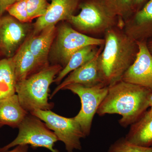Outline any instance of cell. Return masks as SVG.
I'll use <instances>...</instances> for the list:
<instances>
[{
	"mask_svg": "<svg viewBox=\"0 0 152 152\" xmlns=\"http://www.w3.org/2000/svg\"><path fill=\"white\" fill-rule=\"evenodd\" d=\"M29 113L21 105L16 94L0 99V127L18 128Z\"/></svg>",
	"mask_w": 152,
	"mask_h": 152,
	"instance_id": "15",
	"label": "cell"
},
{
	"mask_svg": "<svg viewBox=\"0 0 152 152\" xmlns=\"http://www.w3.org/2000/svg\"><path fill=\"white\" fill-rule=\"evenodd\" d=\"M96 46L90 45L82 48L72 55L67 64L63 68L54 82L58 84L68 74L94 59L100 53L97 50Z\"/></svg>",
	"mask_w": 152,
	"mask_h": 152,
	"instance_id": "18",
	"label": "cell"
},
{
	"mask_svg": "<svg viewBox=\"0 0 152 152\" xmlns=\"http://www.w3.org/2000/svg\"><path fill=\"white\" fill-rule=\"evenodd\" d=\"M55 26L45 28L27 40L28 46L42 69L48 66V57L56 34Z\"/></svg>",
	"mask_w": 152,
	"mask_h": 152,
	"instance_id": "13",
	"label": "cell"
},
{
	"mask_svg": "<svg viewBox=\"0 0 152 152\" xmlns=\"http://www.w3.org/2000/svg\"><path fill=\"white\" fill-rule=\"evenodd\" d=\"M18 0H0V17L7 11L10 6L17 2Z\"/></svg>",
	"mask_w": 152,
	"mask_h": 152,
	"instance_id": "23",
	"label": "cell"
},
{
	"mask_svg": "<svg viewBox=\"0 0 152 152\" xmlns=\"http://www.w3.org/2000/svg\"><path fill=\"white\" fill-rule=\"evenodd\" d=\"M121 1L124 4H129L131 2L132 0H121Z\"/></svg>",
	"mask_w": 152,
	"mask_h": 152,
	"instance_id": "27",
	"label": "cell"
},
{
	"mask_svg": "<svg viewBox=\"0 0 152 152\" xmlns=\"http://www.w3.org/2000/svg\"><path fill=\"white\" fill-rule=\"evenodd\" d=\"M15 66L17 82L23 80L42 69L28 46L24 42L12 57Z\"/></svg>",
	"mask_w": 152,
	"mask_h": 152,
	"instance_id": "14",
	"label": "cell"
},
{
	"mask_svg": "<svg viewBox=\"0 0 152 152\" xmlns=\"http://www.w3.org/2000/svg\"><path fill=\"white\" fill-rule=\"evenodd\" d=\"M147 45H148V48L150 52L152 55V40L150 41L148 44H147Z\"/></svg>",
	"mask_w": 152,
	"mask_h": 152,
	"instance_id": "26",
	"label": "cell"
},
{
	"mask_svg": "<svg viewBox=\"0 0 152 152\" xmlns=\"http://www.w3.org/2000/svg\"><path fill=\"white\" fill-rule=\"evenodd\" d=\"M81 8L79 15H73L68 20L82 31L100 32L111 28L115 24L113 14L99 4L86 3Z\"/></svg>",
	"mask_w": 152,
	"mask_h": 152,
	"instance_id": "7",
	"label": "cell"
},
{
	"mask_svg": "<svg viewBox=\"0 0 152 152\" xmlns=\"http://www.w3.org/2000/svg\"></svg>",
	"mask_w": 152,
	"mask_h": 152,
	"instance_id": "29",
	"label": "cell"
},
{
	"mask_svg": "<svg viewBox=\"0 0 152 152\" xmlns=\"http://www.w3.org/2000/svg\"><path fill=\"white\" fill-rule=\"evenodd\" d=\"M152 90L121 80L108 86L107 94L98 109L99 116L118 114L124 127L132 125L141 118L149 107Z\"/></svg>",
	"mask_w": 152,
	"mask_h": 152,
	"instance_id": "1",
	"label": "cell"
},
{
	"mask_svg": "<svg viewBox=\"0 0 152 152\" xmlns=\"http://www.w3.org/2000/svg\"><path fill=\"white\" fill-rule=\"evenodd\" d=\"M64 90H69L80 99L81 108L74 118L80 126L86 137L89 135L94 116L107 94L108 86L104 84L92 87L72 84L65 87Z\"/></svg>",
	"mask_w": 152,
	"mask_h": 152,
	"instance_id": "6",
	"label": "cell"
},
{
	"mask_svg": "<svg viewBox=\"0 0 152 152\" xmlns=\"http://www.w3.org/2000/svg\"><path fill=\"white\" fill-rule=\"evenodd\" d=\"M59 64L48 66L27 78L17 82L16 93L23 108L29 113L36 110H50L48 102L51 84L62 69Z\"/></svg>",
	"mask_w": 152,
	"mask_h": 152,
	"instance_id": "3",
	"label": "cell"
},
{
	"mask_svg": "<svg viewBox=\"0 0 152 152\" xmlns=\"http://www.w3.org/2000/svg\"><path fill=\"white\" fill-rule=\"evenodd\" d=\"M42 120L63 142L67 152L82 150L81 139L86 138L80 126L73 118L61 116L50 110H38L30 113Z\"/></svg>",
	"mask_w": 152,
	"mask_h": 152,
	"instance_id": "5",
	"label": "cell"
},
{
	"mask_svg": "<svg viewBox=\"0 0 152 152\" xmlns=\"http://www.w3.org/2000/svg\"><path fill=\"white\" fill-rule=\"evenodd\" d=\"M127 34L135 41L152 38V0L136 14Z\"/></svg>",
	"mask_w": 152,
	"mask_h": 152,
	"instance_id": "16",
	"label": "cell"
},
{
	"mask_svg": "<svg viewBox=\"0 0 152 152\" xmlns=\"http://www.w3.org/2000/svg\"><path fill=\"white\" fill-rule=\"evenodd\" d=\"M145 1V0H135V2L137 4H140V3L143 1Z\"/></svg>",
	"mask_w": 152,
	"mask_h": 152,
	"instance_id": "28",
	"label": "cell"
},
{
	"mask_svg": "<svg viewBox=\"0 0 152 152\" xmlns=\"http://www.w3.org/2000/svg\"><path fill=\"white\" fill-rule=\"evenodd\" d=\"M100 53L92 60L70 73L68 77L54 90L50 98L52 99L60 90H63L69 85L80 84L86 87H92L104 84L98 67V58Z\"/></svg>",
	"mask_w": 152,
	"mask_h": 152,
	"instance_id": "11",
	"label": "cell"
},
{
	"mask_svg": "<svg viewBox=\"0 0 152 152\" xmlns=\"http://www.w3.org/2000/svg\"><path fill=\"white\" fill-rule=\"evenodd\" d=\"M125 138L131 143L140 146H152V119L141 118L131 125Z\"/></svg>",
	"mask_w": 152,
	"mask_h": 152,
	"instance_id": "17",
	"label": "cell"
},
{
	"mask_svg": "<svg viewBox=\"0 0 152 152\" xmlns=\"http://www.w3.org/2000/svg\"><path fill=\"white\" fill-rule=\"evenodd\" d=\"M27 0H18L7 9L10 15L12 16L19 21L23 23L31 22L27 11Z\"/></svg>",
	"mask_w": 152,
	"mask_h": 152,
	"instance_id": "22",
	"label": "cell"
},
{
	"mask_svg": "<svg viewBox=\"0 0 152 152\" xmlns=\"http://www.w3.org/2000/svg\"><path fill=\"white\" fill-rule=\"evenodd\" d=\"M104 44L98 67L103 83L109 86L121 80L135 59L138 47L127 34L112 28L106 31Z\"/></svg>",
	"mask_w": 152,
	"mask_h": 152,
	"instance_id": "2",
	"label": "cell"
},
{
	"mask_svg": "<svg viewBox=\"0 0 152 152\" xmlns=\"http://www.w3.org/2000/svg\"><path fill=\"white\" fill-rule=\"evenodd\" d=\"M78 0H51L44 15L38 18L34 24L33 35L38 34L45 28L55 26L58 22L69 20L75 10Z\"/></svg>",
	"mask_w": 152,
	"mask_h": 152,
	"instance_id": "12",
	"label": "cell"
},
{
	"mask_svg": "<svg viewBox=\"0 0 152 152\" xmlns=\"http://www.w3.org/2000/svg\"><path fill=\"white\" fill-rule=\"evenodd\" d=\"M16 83L12 58L0 60V99L15 94Z\"/></svg>",
	"mask_w": 152,
	"mask_h": 152,
	"instance_id": "19",
	"label": "cell"
},
{
	"mask_svg": "<svg viewBox=\"0 0 152 152\" xmlns=\"http://www.w3.org/2000/svg\"><path fill=\"white\" fill-rule=\"evenodd\" d=\"M50 4L47 0H27V11L30 20L44 15Z\"/></svg>",
	"mask_w": 152,
	"mask_h": 152,
	"instance_id": "21",
	"label": "cell"
},
{
	"mask_svg": "<svg viewBox=\"0 0 152 152\" xmlns=\"http://www.w3.org/2000/svg\"><path fill=\"white\" fill-rule=\"evenodd\" d=\"M136 42L138 51L135 59L121 80L152 91V55L145 41Z\"/></svg>",
	"mask_w": 152,
	"mask_h": 152,
	"instance_id": "10",
	"label": "cell"
},
{
	"mask_svg": "<svg viewBox=\"0 0 152 152\" xmlns=\"http://www.w3.org/2000/svg\"><path fill=\"white\" fill-rule=\"evenodd\" d=\"M19 132L16 138L0 148V151H6L13 147L21 145H30L33 148H46L52 152H59L54 148L58 141L53 132L50 131L39 118L29 113L18 127Z\"/></svg>",
	"mask_w": 152,
	"mask_h": 152,
	"instance_id": "4",
	"label": "cell"
},
{
	"mask_svg": "<svg viewBox=\"0 0 152 152\" xmlns=\"http://www.w3.org/2000/svg\"><path fill=\"white\" fill-rule=\"evenodd\" d=\"M149 105L151 107V109L148 112H146L142 116V118L146 119H152V92L151 93L149 98Z\"/></svg>",
	"mask_w": 152,
	"mask_h": 152,
	"instance_id": "25",
	"label": "cell"
},
{
	"mask_svg": "<svg viewBox=\"0 0 152 152\" xmlns=\"http://www.w3.org/2000/svg\"><path fill=\"white\" fill-rule=\"evenodd\" d=\"M12 16L0 17V50L12 58L24 42L29 26Z\"/></svg>",
	"mask_w": 152,
	"mask_h": 152,
	"instance_id": "9",
	"label": "cell"
},
{
	"mask_svg": "<svg viewBox=\"0 0 152 152\" xmlns=\"http://www.w3.org/2000/svg\"><path fill=\"white\" fill-rule=\"evenodd\" d=\"M108 152H152V148L134 145L122 137L112 144Z\"/></svg>",
	"mask_w": 152,
	"mask_h": 152,
	"instance_id": "20",
	"label": "cell"
},
{
	"mask_svg": "<svg viewBox=\"0 0 152 152\" xmlns=\"http://www.w3.org/2000/svg\"><path fill=\"white\" fill-rule=\"evenodd\" d=\"M105 39L91 37L79 32L69 26L63 25L58 29L55 47L57 59L65 66L72 55L88 46H99L104 44Z\"/></svg>",
	"mask_w": 152,
	"mask_h": 152,
	"instance_id": "8",
	"label": "cell"
},
{
	"mask_svg": "<svg viewBox=\"0 0 152 152\" xmlns=\"http://www.w3.org/2000/svg\"><path fill=\"white\" fill-rule=\"evenodd\" d=\"M29 146L28 145H21L15 147L13 149L6 151L0 152H29Z\"/></svg>",
	"mask_w": 152,
	"mask_h": 152,
	"instance_id": "24",
	"label": "cell"
}]
</instances>
